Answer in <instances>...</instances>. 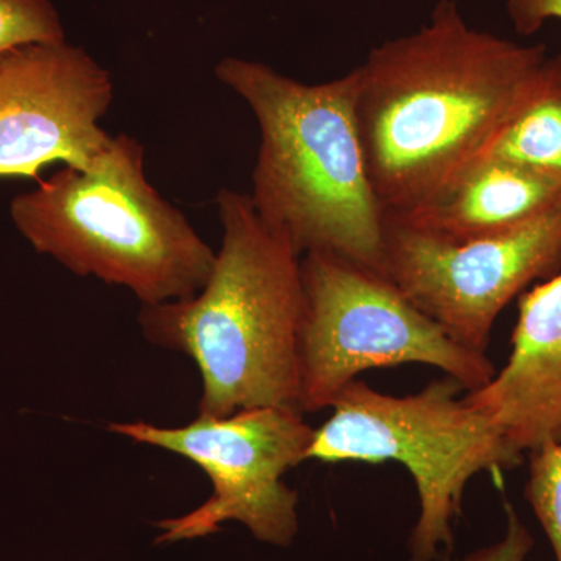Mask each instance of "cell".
<instances>
[{"label":"cell","mask_w":561,"mask_h":561,"mask_svg":"<svg viewBox=\"0 0 561 561\" xmlns=\"http://www.w3.org/2000/svg\"><path fill=\"white\" fill-rule=\"evenodd\" d=\"M463 400L519 453L561 438V271L523 295L511 356Z\"/></svg>","instance_id":"30bf717a"},{"label":"cell","mask_w":561,"mask_h":561,"mask_svg":"<svg viewBox=\"0 0 561 561\" xmlns=\"http://www.w3.org/2000/svg\"><path fill=\"white\" fill-rule=\"evenodd\" d=\"M507 13L515 31L529 36L546 21H561V0H507Z\"/></svg>","instance_id":"2e32d148"},{"label":"cell","mask_w":561,"mask_h":561,"mask_svg":"<svg viewBox=\"0 0 561 561\" xmlns=\"http://www.w3.org/2000/svg\"><path fill=\"white\" fill-rule=\"evenodd\" d=\"M221 243L205 287L142 306L144 337L191 357L202 375L198 415L298 409L301 256L250 195L220 190Z\"/></svg>","instance_id":"7a4b0ae2"},{"label":"cell","mask_w":561,"mask_h":561,"mask_svg":"<svg viewBox=\"0 0 561 561\" xmlns=\"http://www.w3.org/2000/svg\"><path fill=\"white\" fill-rule=\"evenodd\" d=\"M221 84L253 111L260 150L251 202L298 254H337L383 275L386 213L368 175L356 73L308 84L264 62L225 58Z\"/></svg>","instance_id":"3957f363"},{"label":"cell","mask_w":561,"mask_h":561,"mask_svg":"<svg viewBox=\"0 0 561 561\" xmlns=\"http://www.w3.org/2000/svg\"><path fill=\"white\" fill-rule=\"evenodd\" d=\"M505 511H507V529L500 541L468 553L463 559L451 560L445 557L442 561H529L531 549H534V537L519 519L513 505L505 504Z\"/></svg>","instance_id":"9a60e30c"},{"label":"cell","mask_w":561,"mask_h":561,"mask_svg":"<svg viewBox=\"0 0 561 561\" xmlns=\"http://www.w3.org/2000/svg\"><path fill=\"white\" fill-rule=\"evenodd\" d=\"M524 494L561 561V438L531 449Z\"/></svg>","instance_id":"4fadbf2b"},{"label":"cell","mask_w":561,"mask_h":561,"mask_svg":"<svg viewBox=\"0 0 561 561\" xmlns=\"http://www.w3.org/2000/svg\"><path fill=\"white\" fill-rule=\"evenodd\" d=\"M561 271V202L519 227L445 241L386 216L383 275L449 337L486 353L502 311Z\"/></svg>","instance_id":"ba28073f"},{"label":"cell","mask_w":561,"mask_h":561,"mask_svg":"<svg viewBox=\"0 0 561 561\" xmlns=\"http://www.w3.org/2000/svg\"><path fill=\"white\" fill-rule=\"evenodd\" d=\"M545 44L471 28L440 0L419 32L386 41L356 73V117L386 214L415 208L481 158L507 119Z\"/></svg>","instance_id":"6da1fadb"},{"label":"cell","mask_w":561,"mask_h":561,"mask_svg":"<svg viewBox=\"0 0 561 561\" xmlns=\"http://www.w3.org/2000/svg\"><path fill=\"white\" fill-rule=\"evenodd\" d=\"M11 219L38 253L77 276L125 287L142 306L186 300L205 287L216 251L144 173L127 135L87 171L68 168L11 202Z\"/></svg>","instance_id":"277c9868"},{"label":"cell","mask_w":561,"mask_h":561,"mask_svg":"<svg viewBox=\"0 0 561 561\" xmlns=\"http://www.w3.org/2000/svg\"><path fill=\"white\" fill-rule=\"evenodd\" d=\"M465 391L448 376L404 397L356 379L313 432L308 460L404 465L420 500L409 561L451 556L454 522L468 483L481 472L512 470L523 460L504 432L463 400Z\"/></svg>","instance_id":"5b68a950"},{"label":"cell","mask_w":561,"mask_h":561,"mask_svg":"<svg viewBox=\"0 0 561 561\" xmlns=\"http://www.w3.org/2000/svg\"><path fill=\"white\" fill-rule=\"evenodd\" d=\"M561 202V179L501 160L470 165L430 201L386 214L445 241H471L526 224Z\"/></svg>","instance_id":"8fae6325"},{"label":"cell","mask_w":561,"mask_h":561,"mask_svg":"<svg viewBox=\"0 0 561 561\" xmlns=\"http://www.w3.org/2000/svg\"><path fill=\"white\" fill-rule=\"evenodd\" d=\"M110 432L192 461L213 493L197 508L154 524V545L202 540L239 523L257 541L289 548L298 530V493L283 481L308 461L313 427L294 408H256L228 416H202L184 426L146 421L111 423Z\"/></svg>","instance_id":"52a82bcc"},{"label":"cell","mask_w":561,"mask_h":561,"mask_svg":"<svg viewBox=\"0 0 561 561\" xmlns=\"http://www.w3.org/2000/svg\"><path fill=\"white\" fill-rule=\"evenodd\" d=\"M298 411L330 409L362 373L430 365L465 390L481 389L496 368L486 353L449 337L386 275L337 254L301 256Z\"/></svg>","instance_id":"8992f818"},{"label":"cell","mask_w":561,"mask_h":561,"mask_svg":"<svg viewBox=\"0 0 561 561\" xmlns=\"http://www.w3.org/2000/svg\"><path fill=\"white\" fill-rule=\"evenodd\" d=\"M113 98L108 70L65 41L7 51L0 58V179H38L55 162L90 169L113 140L99 125Z\"/></svg>","instance_id":"9c48e42d"},{"label":"cell","mask_w":561,"mask_h":561,"mask_svg":"<svg viewBox=\"0 0 561 561\" xmlns=\"http://www.w3.org/2000/svg\"><path fill=\"white\" fill-rule=\"evenodd\" d=\"M481 160L513 162L561 179V50L530 73Z\"/></svg>","instance_id":"7c38bea8"},{"label":"cell","mask_w":561,"mask_h":561,"mask_svg":"<svg viewBox=\"0 0 561 561\" xmlns=\"http://www.w3.org/2000/svg\"><path fill=\"white\" fill-rule=\"evenodd\" d=\"M60 41L65 33L49 0H0V58L24 44Z\"/></svg>","instance_id":"5bb4252c"}]
</instances>
